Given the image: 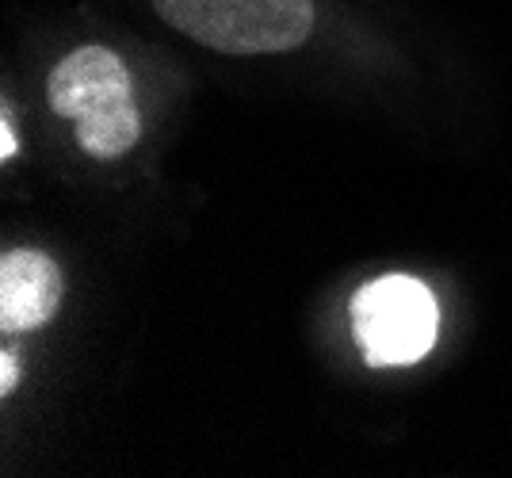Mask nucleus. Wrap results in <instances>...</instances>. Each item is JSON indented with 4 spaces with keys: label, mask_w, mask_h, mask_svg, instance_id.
Instances as JSON below:
<instances>
[{
    "label": "nucleus",
    "mask_w": 512,
    "mask_h": 478,
    "mask_svg": "<svg viewBox=\"0 0 512 478\" xmlns=\"http://www.w3.org/2000/svg\"><path fill=\"white\" fill-rule=\"evenodd\" d=\"M352 333L371 368H409L425 360L440 333V310L421 280L383 276L352 299Z\"/></svg>",
    "instance_id": "f03ea898"
},
{
    "label": "nucleus",
    "mask_w": 512,
    "mask_h": 478,
    "mask_svg": "<svg viewBox=\"0 0 512 478\" xmlns=\"http://www.w3.org/2000/svg\"><path fill=\"white\" fill-rule=\"evenodd\" d=\"M16 383H20V360H16L12 348H4L0 352V394H12Z\"/></svg>",
    "instance_id": "423d86ee"
},
{
    "label": "nucleus",
    "mask_w": 512,
    "mask_h": 478,
    "mask_svg": "<svg viewBox=\"0 0 512 478\" xmlns=\"http://www.w3.org/2000/svg\"><path fill=\"white\" fill-rule=\"evenodd\" d=\"M0 157L12 161L16 157V131H12V119H8V108L0 115Z\"/></svg>",
    "instance_id": "0eeeda50"
},
{
    "label": "nucleus",
    "mask_w": 512,
    "mask_h": 478,
    "mask_svg": "<svg viewBox=\"0 0 512 478\" xmlns=\"http://www.w3.org/2000/svg\"><path fill=\"white\" fill-rule=\"evenodd\" d=\"M62 303V272L58 264L35 253L16 249L0 261V329L23 333V329L46 326Z\"/></svg>",
    "instance_id": "20e7f679"
},
{
    "label": "nucleus",
    "mask_w": 512,
    "mask_h": 478,
    "mask_svg": "<svg viewBox=\"0 0 512 478\" xmlns=\"http://www.w3.org/2000/svg\"><path fill=\"white\" fill-rule=\"evenodd\" d=\"M50 108L62 119H85L88 111H100L107 104L130 100V73L123 58L107 46H81L65 54L50 73Z\"/></svg>",
    "instance_id": "7ed1b4c3"
},
{
    "label": "nucleus",
    "mask_w": 512,
    "mask_h": 478,
    "mask_svg": "<svg viewBox=\"0 0 512 478\" xmlns=\"http://www.w3.org/2000/svg\"><path fill=\"white\" fill-rule=\"evenodd\" d=\"M138 138H142V115L134 108V100H119L77 119V146L96 161L123 157L138 146Z\"/></svg>",
    "instance_id": "39448f33"
},
{
    "label": "nucleus",
    "mask_w": 512,
    "mask_h": 478,
    "mask_svg": "<svg viewBox=\"0 0 512 478\" xmlns=\"http://www.w3.org/2000/svg\"><path fill=\"white\" fill-rule=\"evenodd\" d=\"M153 8L218 54H283L314 31V0H153Z\"/></svg>",
    "instance_id": "f257e3e1"
}]
</instances>
